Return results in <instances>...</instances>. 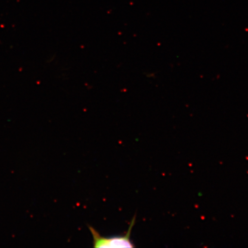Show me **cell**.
<instances>
[{
    "mask_svg": "<svg viewBox=\"0 0 248 248\" xmlns=\"http://www.w3.org/2000/svg\"><path fill=\"white\" fill-rule=\"evenodd\" d=\"M136 221L133 217L128 232L123 236L104 237L92 226H88L93 238V246L95 248H133L134 244L131 240V232Z\"/></svg>",
    "mask_w": 248,
    "mask_h": 248,
    "instance_id": "6da1fadb",
    "label": "cell"
}]
</instances>
